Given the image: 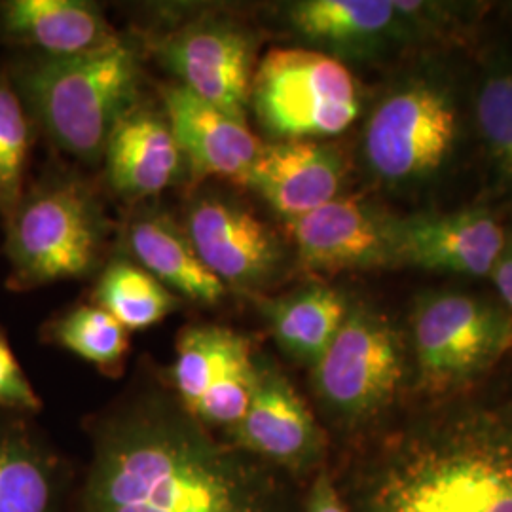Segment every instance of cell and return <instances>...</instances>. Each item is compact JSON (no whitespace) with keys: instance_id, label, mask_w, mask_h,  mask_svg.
<instances>
[{"instance_id":"cell-22","label":"cell","mask_w":512,"mask_h":512,"mask_svg":"<svg viewBox=\"0 0 512 512\" xmlns=\"http://www.w3.org/2000/svg\"><path fill=\"white\" fill-rule=\"evenodd\" d=\"M55 461L18 425H0V512H57Z\"/></svg>"},{"instance_id":"cell-4","label":"cell","mask_w":512,"mask_h":512,"mask_svg":"<svg viewBox=\"0 0 512 512\" xmlns=\"http://www.w3.org/2000/svg\"><path fill=\"white\" fill-rule=\"evenodd\" d=\"M410 370L403 332L382 311L357 302L329 349L311 366V384L330 423L361 435L384 425Z\"/></svg>"},{"instance_id":"cell-8","label":"cell","mask_w":512,"mask_h":512,"mask_svg":"<svg viewBox=\"0 0 512 512\" xmlns=\"http://www.w3.org/2000/svg\"><path fill=\"white\" fill-rule=\"evenodd\" d=\"M458 135L459 112L450 88L431 76H412L368 110L363 160L380 183H423L448 162Z\"/></svg>"},{"instance_id":"cell-29","label":"cell","mask_w":512,"mask_h":512,"mask_svg":"<svg viewBox=\"0 0 512 512\" xmlns=\"http://www.w3.org/2000/svg\"><path fill=\"white\" fill-rule=\"evenodd\" d=\"M490 277L494 279L495 289L503 300V306L512 313V238H507L501 255L495 262Z\"/></svg>"},{"instance_id":"cell-15","label":"cell","mask_w":512,"mask_h":512,"mask_svg":"<svg viewBox=\"0 0 512 512\" xmlns=\"http://www.w3.org/2000/svg\"><path fill=\"white\" fill-rule=\"evenodd\" d=\"M346 171V158L327 141H270L239 184L291 222L342 196Z\"/></svg>"},{"instance_id":"cell-2","label":"cell","mask_w":512,"mask_h":512,"mask_svg":"<svg viewBox=\"0 0 512 512\" xmlns=\"http://www.w3.org/2000/svg\"><path fill=\"white\" fill-rule=\"evenodd\" d=\"M80 512H293L279 471L219 442L181 404L148 403L97 435Z\"/></svg>"},{"instance_id":"cell-12","label":"cell","mask_w":512,"mask_h":512,"mask_svg":"<svg viewBox=\"0 0 512 512\" xmlns=\"http://www.w3.org/2000/svg\"><path fill=\"white\" fill-rule=\"evenodd\" d=\"M228 442L275 471L304 475L325 458V435L291 380L264 355L256 357L253 395Z\"/></svg>"},{"instance_id":"cell-26","label":"cell","mask_w":512,"mask_h":512,"mask_svg":"<svg viewBox=\"0 0 512 512\" xmlns=\"http://www.w3.org/2000/svg\"><path fill=\"white\" fill-rule=\"evenodd\" d=\"M476 124L495 167L512 184V69L495 67L475 99Z\"/></svg>"},{"instance_id":"cell-3","label":"cell","mask_w":512,"mask_h":512,"mask_svg":"<svg viewBox=\"0 0 512 512\" xmlns=\"http://www.w3.org/2000/svg\"><path fill=\"white\" fill-rule=\"evenodd\" d=\"M10 80L55 147L93 162L103 156L116 122L137 105L141 65L120 38L92 54L29 57Z\"/></svg>"},{"instance_id":"cell-7","label":"cell","mask_w":512,"mask_h":512,"mask_svg":"<svg viewBox=\"0 0 512 512\" xmlns=\"http://www.w3.org/2000/svg\"><path fill=\"white\" fill-rule=\"evenodd\" d=\"M249 109L272 141H325L363 110L346 63L308 48H274L256 63Z\"/></svg>"},{"instance_id":"cell-6","label":"cell","mask_w":512,"mask_h":512,"mask_svg":"<svg viewBox=\"0 0 512 512\" xmlns=\"http://www.w3.org/2000/svg\"><path fill=\"white\" fill-rule=\"evenodd\" d=\"M512 351V313L458 291L421 294L410 315L414 387L429 399L469 391Z\"/></svg>"},{"instance_id":"cell-14","label":"cell","mask_w":512,"mask_h":512,"mask_svg":"<svg viewBox=\"0 0 512 512\" xmlns=\"http://www.w3.org/2000/svg\"><path fill=\"white\" fill-rule=\"evenodd\" d=\"M505 241L503 226L486 209L414 215L397 224V264L482 277L492 274Z\"/></svg>"},{"instance_id":"cell-24","label":"cell","mask_w":512,"mask_h":512,"mask_svg":"<svg viewBox=\"0 0 512 512\" xmlns=\"http://www.w3.org/2000/svg\"><path fill=\"white\" fill-rule=\"evenodd\" d=\"M50 340L92 365L112 370L124 361L129 348L128 330L109 311L86 304L76 306L48 327Z\"/></svg>"},{"instance_id":"cell-17","label":"cell","mask_w":512,"mask_h":512,"mask_svg":"<svg viewBox=\"0 0 512 512\" xmlns=\"http://www.w3.org/2000/svg\"><path fill=\"white\" fill-rule=\"evenodd\" d=\"M164 114L194 179L219 177L241 183L262 141L238 118L179 84L162 88Z\"/></svg>"},{"instance_id":"cell-16","label":"cell","mask_w":512,"mask_h":512,"mask_svg":"<svg viewBox=\"0 0 512 512\" xmlns=\"http://www.w3.org/2000/svg\"><path fill=\"white\" fill-rule=\"evenodd\" d=\"M285 23L308 50L344 61H366L412 37L391 0H300Z\"/></svg>"},{"instance_id":"cell-20","label":"cell","mask_w":512,"mask_h":512,"mask_svg":"<svg viewBox=\"0 0 512 512\" xmlns=\"http://www.w3.org/2000/svg\"><path fill=\"white\" fill-rule=\"evenodd\" d=\"M126 247L148 274L154 275L171 293L198 304H217L226 287L211 274L194 251L183 226L162 211H143L129 220Z\"/></svg>"},{"instance_id":"cell-11","label":"cell","mask_w":512,"mask_h":512,"mask_svg":"<svg viewBox=\"0 0 512 512\" xmlns=\"http://www.w3.org/2000/svg\"><path fill=\"white\" fill-rule=\"evenodd\" d=\"M183 228L205 268L226 289L258 294L283 272L285 249L277 234L232 196H198L188 203Z\"/></svg>"},{"instance_id":"cell-27","label":"cell","mask_w":512,"mask_h":512,"mask_svg":"<svg viewBox=\"0 0 512 512\" xmlns=\"http://www.w3.org/2000/svg\"><path fill=\"white\" fill-rule=\"evenodd\" d=\"M0 406L16 408V410H31L40 408L35 389L27 380L23 368L6 338L0 332Z\"/></svg>"},{"instance_id":"cell-13","label":"cell","mask_w":512,"mask_h":512,"mask_svg":"<svg viewBox=\"0 0 512 512\" xmlns=\"http://www.w3.org/2000/svg\"><path fill=\"white\" fill-rule=\"evenodd\" d=\"M287 224L296 255L311 272L342 274L399 266V219L363 198L338 196Z\"/></svg>"},{"instance_id":"cell-21","label":"cell","mask_w":512,"mask_h":512,"mask_svg":"<svg viewBox=\"0 0 512 512\" xmlns=\"http://www.w3.org/2000/svg\"><path fill=\"white\" fill-rule=\"evenodd\" d=\"M349 308L346 294L325 285H311L283 298L260 302L275 344L291 359L310 368L329 349Z\"/></svg>"},{"instance_id":"cell-9","label":"cell","mask_w":512,"mask_h":512,"mask_svg":"<svg viewBox=\"0 0 512 512\" xmlns=\"http://www.w3.org/2000/svg\"><path fill=\"white\" fill-rule=\"evenodd\" d=\"M156 55L177 84L245 118L256 69V37L232 16L209 12L167 33Z\"/></svg>"},{"instance_id":"cell-10","label":"cell","mask_w":512,"mask_h":512,"mask_svg":"<svg viewBox=\"0 0 512 512\" xmlns=\"http://www.w3.org/2000/svg\"><path fill=\"white\" fill-rule=\"evenodd\" d=\"M253 340L219 325L181 332L171 370L181 408L205 427L238 423L253 395L256 378Z\"/></svg>"},{"instance_id":"cell-18","label":"cell","mask_w":512,"mask_h":512,"mask_svg":"<svg viewBox=\"0 0 512 512\" xmlns=\"http://www.w3.org/2000/svg\"><path fill=\"white\" fill-rule=\"evenodd\" d=\"M103 156L110 186L128 200L156 196L183 173V152L165 114L139 103L116 122Z\"/></svg>"},{"instance_id":"cell-25","label":"cell","mask_w":512,"mask_h":512,"mask_svg":"<svg viewBox=\"0 0 512 512\" xmlns=\"http://www.w3.org/2000/svg\"><path fill=\"white\" fill-rule=\"evenodd\" d=\"M31 148V122L12 80L0 74V211L4 219L23 196Z\"/></svg>"},{"instance_id":"cell-28","label":"cell","mask_w":512,"mask_h":512,"mask_svg":"<svg viewBox=\"0 0 512 512\" xmlns=\"http://www.w3.org/2000/svg\"><path fill=\"white\" fill-rule=\"evenodd\" d=\"M304 512H349L334 476L327 469H319L313 478Z\"/></svg>"},{"instance_id":"cell-23","label":"cell","mask_w":512,"mask_h":512,"mask_svg":"<svg viewBox=\"0 0 512 512\" xmlns=\"http://www.w3.org/2000/svg\"><path fill=\"white\" fill-rule=\"evenodd\" d=\"M93 304L128 330H145L164 321L177 308V298L139 264L116 258L103 270L93 291Z\"/></svg>"},{"instance_id":"cell-5","label":"cell","mask_w":512,"mask_h":512,"mask_svg":"<svg viewBox=\"0 0 512 512\" xmlns=\"http://www.w3.org/2000/svg\"><path fill=\"white\" fill-rule=\"evenodd\" d=\"M109 232L92 190L76 179H50L21 196L6 217L10 285L18 291L88 275Z\"/></svg>"},{"instance_id":"cell-1","label":"cell","mask_w":512,"mask_h":512,"mask_svg":"<svg viewBox=\"0 0 512 512\" xmlns=\"http://www.w3.org/2000/svg\"><path fill=\"white\" fill-rule=\"evenodd\" d=\"M469 391L372 431L334 478L349 512H512V395Z\"/></svg>"},{"instance_id":"cell-19","label":"cell","mask_w":512,"mask_h":512,"mask_svg":"<svg viewBox=\"0 0 512 512\" xmlns=\"http://www.w3.org/2000/svg\"><path fill=\"white\" fill-rule=\"evenodd\" d=\"M0 38L46 57L92 54L120 40L103 12L84 0L2 2Z\"/></svg>"}]
</instances>
